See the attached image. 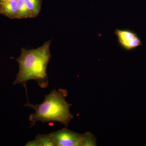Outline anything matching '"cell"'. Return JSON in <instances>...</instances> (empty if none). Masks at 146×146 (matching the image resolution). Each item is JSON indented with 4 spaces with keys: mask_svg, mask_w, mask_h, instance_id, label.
Segmentation results:
<instances>
[{
    "mask_svg": "<svg viewBox=\"0 0 146 146\" xmlns=\"http://www.w3.org/2000/svg\"><path fill=\"white\" fill-rule=\"evenodd\" d=\"M50 42L47 41L35 49L22 48L21 55L16 59L19 64V70L13 85L21 84L24 86L29 80H34L42 89L48 86L46 70L51 57Z\"/></svg>",
    "mask_w": 146,
    "mask_h": 146,
    "instance_id": "6da1fadb",
    "label": "cell"
},
{
    "mask_svg": "<svg viewBox=\"0 0 146 146\" xmlns=\"http://www.w3.org/2000/svg\"><path fill=\"white\" fill-rule=\"evenodd\" d=\"M28 92H26L27 102L25 106L34 110L35 112L29 117L31 127L37 122L42 123L57 122L68 127L69 123L74 117L70 112L72 104L66 102L68 91L65 89H54L49 94L45 96L44 102L41 104H31L29 101Z\"/></svg>",
    "mask_w": 146,
    "mask_h": 146,
    "instance_id": "7a4b0ae2",
    "label": "cell"
},
{
    "mask_svg": "<svg viewBox=\"0 0 146 146\" xmlns=\"http://www.w3.org/2000/svg\"><path fill=\"white\" fill-rule=\"evenodd\" d=\"M50 133L56 146H96V137L90 132L80 134L63 128Z\"/></svg>",
    "mask_w": 146,
    "mask_h": 146,
    "instance_id": "3957f363",
    "label": "cell"
},
{
    "mask_svg": "<svg viewBox=\"0 0 146 146\" xmlns=\"http://www.w3.org/2000/svg\"><path fill=\"white\" fill-rule=\"evenodd\" d=\"M115 33L117 38L119 44L124 49L130 50L142 44L140 38L130 30L116 29Z\"/></svg>",
    "mask_w": 146,
    "mask_h": 146,
    "instance_id": "277c9868",
    "label": "cell"
},
{
    "mask_svg": "<svg viewBox=\"0 0 146 146\" xmlns=\"http://www.w3.org/2000/svg\"><path fill=\"white\" fill-rule=\"evenodd\" d=\"M18 1L0 2V13L8 18H17Z\"/></svg>",
    "mask_w": 146,
    "mask_h": 146,
    "instance_id": "5b68a950",
    "label": "cell"
},
{
    "mask_svg": "<svg viewBox=\"0 0 146 146\" xmlns=\"http://www.w3.org/2000/svg\"><path fill=\"white\" fill-rule=\"evenodd\" d=\"M32 18L38 16L41 8V0H24Z\"/></svg>",
    "mask_w": 146,
    "mask_h": 146,
    "instance_id": "8992f818",
    "label": "cell"
},
{
    "mask_svg": "<svg viewBox=\"0 0 146 146\" xmlns=\"http://www.w3.org/2000/svg\"><path fill=\"white\" fill-rule=\"evenodd\" d=\"M18 19L31 18L32 16L29 11L27 7L24 0L18 1Z\"/></svg>",
    "mask_w": 146,
    "mask_h": 146,
    "instance_id": "52a82bcc",
    "label": "cell"
},
{
    "mask_svg": "<svg viewBox=\"0 0 146 146\" xmlns=\"http://www.w3.org/2000/svg\"><path fill=\"white\" fill-rule=\"evenodd\" d=\"M35 138L39 142L40 146H56L50 133L46 134H38Z\"/></svg>",
    "mask_w": 146,
    "mask_h": 146,
    "instance_id": "ba28073f",
    "label": "cell"
},
{
    "mask_svg": "<svg viewBox=\"0 0 146 146\" xmlns=\"http://www.w3.org/2000/svg\"><path fill=\"white\" fill-rule=\"evenodd\" d=\"M26 146H40L39 142L35 138L31 141H28L25 145Z\"/></svg>",
    "mask_w": 146,
    "mask_h": 146,
    "instance_id": "9c48e42d",
    "label": "cell"
},
{
    "mask_svg": "<svg viewBox=\"0 0 146 146\" xmlns=\"http://www.w3.org/2000/svg\"><path fill=\"white\" fill-rule=\"evenodd\" d=\"M18 0H0V2H3L18 1Z\"/></svg>",
    "mask_w": 146,
    "mask_h": 146,
    "instance_id": "30bf717a",
    "label": "cell"
}]
</instances>
